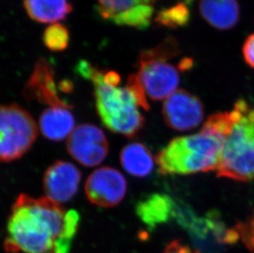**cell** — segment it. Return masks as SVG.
<instances>
[{
    "instance_id": "obj_12",
    "label": "cell",
    "mask_w": 254,
    "mask_h": 253,
    "mask_svg": "<svg viewBox=\"0 0 254 253\" xmlns=\"http://www.w3.org/2000/svg\"><path fill=\"white\" fill-rule=\"evenodd\" d=\"M199 11L208 24L218 30H229L240 19L237 0H199Z\"/></svg>"
},
{
    "instance_id": "obj_3",
    "label": "cell",
    "mask_w": 254,
    "mask_h": 253,
    "mask_svg": "<svg viewBox=\"0 0 254 253\" xmlns=\"http://www.w3.org/2000/svg\"><path fill=\"white\" fill-rule=\"evenodd\" d=\"M235 122L224 142L218 177L236 181L254 179V108L240 100L232 110Z\"/></svg>"
},
{
    "instance_id": "obj_19",
    "label": "cell",
    "mask_w": 254,
    "mask_h": 253,
    "mask_svg": "<svg viewBox=\"0 0 254 253\" xmlns=\"http://www.w3.org/2000/svg\"><path fill=\"white\" fill-rule=\"evenodd\" d=\"M43 42L46 48L55 52L64 51L69 45V32L61 23H54L44 31Z\"/></svg>"
},
{
    "instance_id": "obj_6",
    "label": "cell",
    "mask_w": 254,
    "mask_h": 253,
    "mask_svg": "<svg viewBox=\"0 0 254 253\" xmlns=\"http://www.w3.org/2000/svg\"><path fill=\"white\" fill-rule=\"evenodd\" d=\"M67 151L86 167L100 165L108 155L107 139L101 129L91 125L75 127L67 137Z\"/></svg>"
},
{
    "instance_id": "obj_5",
    "label": "cell",
    "mask_w": 254,
    "mask_h": 253,
    "mask_svg": "<svg viewBox=\"0 0 254 253\" xmlns=\"http://www.w3.org/2000/svg\"><path fill=\"white\" fill-rule=\"evenodd\" d=\"M2 162L22 157L31 148L38 135V126L27 110L18 105H2L0 113Z\"/></svg>"
},
{
    "instance_id": "obj_8",
    "label": "cell",
    "mask_w": 254,
    "mask_h": 253,
    "mask_svg": "<svg viewBox=\"0 0 254 253\" xmlns=\"http://www.w3.org/2000/svg\"><path fill=\"white\" fill-rule=\"evenodd\" d=\"M127 182L122 174L111 167L95 170L86 180L85 191L89 201L101 207H112L125 197Z\"/></svg>"
},
{
    "instance_id": "obj_13",
    "label": "cell",
    "mask_w": 254,
    "mask_h": 253,
    "mask_svg": "<svg viewBox=\"0 0 254 253\" xmlns=\"http://www.w3.org/2000/svg\"><path fill=\"white\" fill-rule=\"evenodd\" d=\"M176 205L166 194L155 193L137 203L136 212L150 229L166 223L175 216Z\"/></svg>"
},
{
    "instance_id": "obj_4",
    "label": "cell",
    "mask_w": 254,
    "mask_h": 253,
    "mask_svg": "<svg viewBox=\"0 0 254 253\" xmlns=\"http://www.w3.org/2000/svg\"><path fill=\"white\" fill-rule=\"evenodd\" d=\"M104 73V70L95 67L89 78L95 87L96 110L101 122L115 133L135 136L144 125L139 101L128 86L120 87L106 83Z\"/></svg>"
},
{
    "instance_id": "obj_14",
    "label": "cell",
    "mask_w": 254,
    "mask_h": 253,
    "mask_svg": "<svg viewBox=\"0 0 254 253\" xmlns=\"http://www.w3.org/2000/svg\"><path fill=\"white\" fill-rule=\"evenodd\" d=\"M69 107H49L40 117L39 125L41 133L51 141H62L74 130L75 120Z\"/></svg>"
},
{
    "instance_id": "obj_26",
    "label": "cell",
    "mask_w": 254,
    "mask_h": 253,
    "mask_svg": "<svg viewBox=\"0 0 254 253\" xmlns=\"http://www.w3.org/2000/svg\"><path fill=\"white\" fill-rule=\"evenodd\" d=\"M60 90L64 92H69L72 90V81H68V80H64V81H60Z\"/></svg>"
},
{
    "instance_id": "obj_20",
    "label": "cell",
    "mask_w": 254,
    "mask_h": 253,
    "mask_svg": "<svg viewBox=\"0 0 254 253\" xmlns=\"http://www.w3.org/2000/svg\"><path fill=\"white\" fill-rule=\"evenodd\" d=\"M179 53V46L177 41L174 38H167L160 45L151 49L141 51L139 56V61L144 60H161L166 61L171 58L175 57Z\"/></svg>"
},
{
    "instance_id": "obj_16",
    "label": "cell",
    "mask_w": 254,
    "mask_h": 253,
    "mask_svg": "<svg viewBox=\"0 0 254 253\" xmlns=\"http://www.w3.org/2000/svg\"><path fill=\"white\" fill-rule=\"evenodd\" d=\"M120 162L128 174L136 177H146L151 174L154 167L151 151L141 143L125 146L120 153Z\"/></svg>"
},
{
    "instance_id": "obj_22",
    "label": "cell",
    "mask_w": 254,
    "mask_h": 253,
    "mask_svg": "<svg viewBox=\"0 0 254 253\" xmlns=\"http://www.w3.org/2000/svg\"><path fill=\"white\" fill-rule=\"evenodd\" d=\"M243 54L245 62L254 68V33L250 35L245 41L243 47Z\"/></svg>"
},
{
    "instance_id": "obj_25",
    "label": "cell",
    "mask_w": 254,
    "mask_h": 253,
    "mask_svg": "<svg viewBox=\"0 0 254 253\" xmlns=\"http://www.w3.org/2000/svg\"><path fill=\"white\" fill-rule=\"evenodd\" d=\"M192 60L190 58H185V59H183L181 61H180V64H179V68L178 69L181 70V71H186V70H189L192 67Z\"/></svg>"
},
{
    "instance_id": "obj_10",
    "label": "cell",
    "mask_w": 254,
    "mask_h": 253,
    "mask_svg": "<svg viewBox=\"0 0 254 253\" xmlns=\"http://www.w3.org/2000/svg\"><path fill=\"white\" fill-rule=\"evenodd\" d=\"M81 172L74 165L57 161L44 175L43 186L46 196L56 202H67L74 196L81 180Z\"/></svg>"
},
{
    "instance_id": "obj_1",
    "label": "cell",
    "mask_w": 254,
    "mask_h": 253,
    "mask_svg": "<svg viewBox=\"0 0 254 253\" xmlns=\"http://www.w3.org/2000/svg\"><path fill=\"white\" fill-rule=\"evenodd\" d=\"M67 212L47 196L36 199L20 194L12 205L7 226V253H55L64 231Z\"/></svg>"
},
{
    "instance_id": "obj_2",
    "label": "cell",
    "mask_w": 254,
    "mask_h": 253,
    "mask_svg": "<svg viewBox=\"0 0 254 253\" xmlns=\"http://www.w3.org/2000/svg\"><path fill=\"white\" fill-rule=\"evenodd\" d=\"M226 139L202 128L197 134L179 136L156 155L161 175H192L217 170Z\"/></svg>"
},
{
    "instance_id": "obj_18",
    "label": "cell",
    "mask_w": 254,
    "mask_h": 253,
    "mask_svg": "<svg viewBox=\"0 0 254 253\" xmlns=\"http://www.w3.org/2000/svg\"><path fill=\"white\" fill-rule=\"evenodd\" d=\"M190 12L185 2H180L172 7L161 10L156 17V22L161 26L178 28L190 22Z\"/></svg>"
},
{
    "instance_id": "obj_9",
    "label": "cell",
    "mask_w": 254,
    "mask_h": 253,
    "mask_svg": "<svg viewBox=\"0 0 254 253\" xmlns=\"http://www.w3.org/2000/svg\"><path fill=\"white\" fill-rule=\"evenodd\" d=\"M162 113L167 125L177 131L195 128L203 120L201 101L185 90H177L166 99Z\"/></svg>"
},
{
    "instance_id": "obj_11",
    "label": "cell",
    "mask_w": 254,
    "mask_h": 253,
    "mask_svg": "<svg viewBox=\"0 0 254 253\" xmlns=\"http://www.w3.org/2000/svg\"><path fill=\"white\" fill-rule=\"evenodd\" d=\"M24 95L28 100H37L50 107H71L58 96L55 70L51 63L44 59L37 61L33 73L25 86Z\"/></svg>"
},
{
    "instance_id": "obj_7",
    "label": "cell",
    "mask_w": 254,
    "mask_h": 253,
    "mask_svg": "<svg viewBox=\"0 0 254 253\" xmlns=\"http://www.w3.org/2000/svg\"><path fill=\"white\" fill-rule=\"evenodd\" d=\"M137 76L146 97L155 101L168 98L180 81L179 69L161 60L139 61Z\"/></svg>"
},
{
    "instance_id": "obj_17",
    "label": "cell",
    "mask_w": 254,
    "mask_h": 253,
    "mask_svg": "<svg viewBox=\"0 0 254 253\" xmlns=\"http://www.w3.org/2000/svg\"><path fill=\"white\" fill-rule=\"evenodd\" d=\"M101 17L115 24L125 15L142 7H153L157 0H97Z\"/></svg>"
},
{
    "instance_id": "obj_23",
    "label": "cell",
    "mask_w": 254,
    "mask_h": 253,
    "mask_svg": "<svg viewBox=\"0 0 254 253\" xmlns=\"http://www.w3.org/2000/svg\"><path fill=\"white\" fill-rule=\"evenodd\" d=\"M163 253H201L197 250H192L191 248L181 244L180 241H173L166 247Z\"/></svg>"
},
{
    "instance_id": "obj_21",
    "label": "cell",
    "mask_w": 254,
    "mask_h": 253,
    "mask_svg": "<svg viewBox=\"0 0 254 253\" xmlns=\"http://www.w3.org/2000/svg\"><path fill=\"white\" fill-rule=\"evenodd\" d=\"M236 229L245 246L254 253V213L246 222L239 224Z\"/></svg>"
},
{
    "instance_id": "obj_15",
    "label": "cell",
    "mask_w": 254,
    "mask_h": 253,
    "mask_svg": "<svg viewBox=\"0 0 254 253\" xmlns=\"http://www.w3.org/2000/svg\"><path fill=\"white\" fill-rule=\"evenodd\" d=\"M25 9L31 19L41 23H57L72 12L67 0H24Z\"/></svg>"
},
{
    "instance_id": "obj_24",
    "label": "cell",
    "mask_w": 254,
    "mask_h": 253,
    "mask_svg": "<svg viewBox=\"0 0 254 253\" xmlns=\"http://www.w3.org/2000/svg\"><path fill=\"white\" fill-rule=\"evenodd\" d=\"M120 76L115 71H108L104 73V81L110 86H119L120 82Z\"/></svg>"
}]
</instances>
